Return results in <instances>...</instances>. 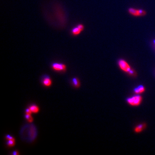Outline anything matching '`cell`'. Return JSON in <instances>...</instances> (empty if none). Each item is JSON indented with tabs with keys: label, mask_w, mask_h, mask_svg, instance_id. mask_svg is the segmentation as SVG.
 <instances>
[{
	"label": "cell",
	"mask_w": 155,
	"mask_h": 155,
	"mask_svg": "<svg viewBox=\"0 0 155 155\" xmlns=\"http://www.w3.org/2000/svg\"><path fill=\"white\" fill-rule=\"evenodd\" d=\"M37 130L36 126L33 124L25 125L20 131V137L27 142H33L37 136Z\"/></svg>",
	"instance_id": "1"
},
{
	"label": "cell",
	"mask_w": 155,
	"mask_h": 155,
	"mask_svg": "<svg viewBox=\"0 0 155 155\" xmlns=\"http://www.w3.org/2000/svg\"><path fill=\"white\" fill-rule=\"evenodd\" d=\"M142 97L139 95L134 96L127 99V102L133 106H137L140 104L142 101Z\"/></svg>",
	"instance_id": "2"
},
{
	"label": "cell",
	"mask_w": 155,
	"mask_h": 155,
	"mask_svg": "<svg viewBox=\"0 0 155 155\" xmlns=\"http://www.w3.org/2000/svg\"><path fill=\"white\" fill-rule=\"evenodd\" d=\"M52 70L58 72H65L67 70V66L64 64L59 63H54L52 64Z\"/></svg>",
	"instance_id": "3"
},
{
	"label": "cell",
	"mask_w": 155,
	"mask_h": 155,
	"mask_svg": "<svg viewBox=\"0 0 155 155\" xmlns=\"http://www.w3.org/2000/svg\"><path fill=\"white\" fill-rule=\"evenodd\" d=\"M129 13L133 16H142L146 15V11L142 9H137L134 8H130L129 9Z\"/></svg>",
	"instance_id": "4"
},
{
	"label": "cell",
	"mask_w": 155,
	"mask_h": 155,
	"mask_svg": "<svg viewBox=\"0 0 155 155\" xmlns=\"http://www.w3.org/2000/svg\"><path fill=\"white\" fill-rule=\"evenodd\" d=\"M118 64L120 69L125 72H128L129 73L132 70L130 65L124 59H120L118 61Z\"/></svg>",
	"instance_id": "5"
},
{
	"label": "cell",
	"mask_w": 155,
	"mask_h": 155,
	"mask_svg": "<svg viewBox=\"0 0 155 155\" xmlns=\"http://www.w3.org/2000/svg\"><path fill=\"white\" fill-rule=\"evenodd\" d=\"M41 82L42 84L45 87H48L51 85L52 81L49 75H44L41 77Z\"/></svg>",
	"instance_id": "6"
},
{
	"label": "cell",
	"mask_w": 155,
	"mask_h": 155,
	"mask_svg": "<svg viewBox=\"0 0 155 155\" xmlns=\"http://www.w3.org/2000/svg\"><path fill=\"white\" fill-rule=\"evenodd\" d=\"M72 84L75 88H78L80 87V80L77 78H74L72 79Z\"/></svg>",
	"instance_id": "7"
},
{
	"label": "cell",
	"mask_w": 155,
	"mask_h": 155,
	"mask_svg": "<svg viewBox=\"0 0 155 155\" xmlns=\"http://www.w3.org/2000/svg\"><path fill=\"white\" fill-rule=\"evenodd\" d=\"M82 31L76 26L71 30V33L73 36H78Z\"/></svg>",
	"instance_id": "8"
},
{
	"label": "cell",
	"mask_w": 155,
	"mask_h": 155,
	"mask_svg": "<svg viewBox=\"0 0 155 155\" xmlns=\"http://www.w3.org/2000/svg\"><path fill=\"white\" fill-rule=\"evenodd\" d=\"M29 108H30V109L33 113H38L40 110L39 106L34 104L30 106Z\"/></svg>",
	"instance_id": "9"
},
{
	"label": "cell",
	"mask_w": 155,
	"mask_h": 155,
	"mask_svg": "<svg viewBox=\"0 0 155 155\" xmlns=\"http://www.w3.org/2000/svg\"><path fill=\"white\" fill-rule=\"evenodd\" d=\"M145 91V87L143 85L138 86L134 89V91L136 94H140L143 93Z\"/></svg>",
	"instance_id": "10"
},
{
	"label": "cell",
	"mask_w": 155,
	"mask_h": 155,
	"mask_svg": "<svg viewBox=\"0 0 155 155\" xmlns=\"http://www.w3.org/2000/svg\"><path fill=\"white\" fill-rule=\"evenodd\" d=\"M145 127V124H140L138 126H137L134 129L135 132H136L137 133H139L140 132H142V131L143 130V129H144Z\"/></svg>",
	"instance_id": "11"
},
{
	"label": "cell",
	"mask_w": 155,
	"mask_h": 155,
	"mask_svg": "<svg viewBox=\"0 0 155 155\" xmlns=\"http://www.w3.org/2000/svg\"><path fill=\"white\" fill-rule=\"evenodd\" d=\"M15 139L14 140H7V145L9 147H12L15 145Z\"/></svg>",
	"instance_id": "12"
},
{
	"label": "cell",
	"mask_w": 155,
	"mask_h": 155,
	"mask_svg": "<svg viewBox=\"0 0 155 155\" xmlns=\"http://www.w3.org/2000/svg\"><path fill=\"white\" fill-rule=\"evenodd\" d=\"M25 117L26 119L27 120V121H28L29 123L33 122V116L31 115V114H25Z\"/></svg>",
	"instance_id": "13"
},
{
	"label": "cell",
	"mask_w": 155,
	"mask_h": 155,
	"mask_svg": "<svg viewBox=\"0 0 155 155\" xmlns=\"http://www.w3.org/2000/svg\"><path fill=\"white\" fill-rule=\"evenodd\" d=\"M5 137V138L7 140H14V139H15L14 137H13L11 136L10 134H7Z\"/></svg>",
	"instance_id": "14"
},
{
	"label": "cell",
	"mask_w": 155,
	"mask_h": 155,
	"mask_svg": "<svg viewBox=\"0 0 155 155\" xmlns=\"http://www.w3.org/2000/svg\"><path fill=\"white\" fill-rule=\"evenodd\" d=\"M77 26L79 28H80V29L81 30V31H83L84 29V26L81 24H79L78 25H77Z\"/></svg>",
	"instance_id": "15"
},
{
	"label": "cell",
	"mask_w": 155,
	"mask_h": 155,
	"mask_svg": "<svg viewBox=\"0 0 155 155\" xmlns=\"http://www.w3.org/2000/svg\"><path fill=\"white\" fill-rule=\"evenodd\" d=\"M25 114H32L33 113L29 108H27L25 109Z\"/></svg>",
	"instance_id": "16"
},
{
	"label": "cell",
	"mask_w": 155,
	"mask_h": 155,
	"mask_svg": "<svg viewBox=\"0 0 155 155\" xmlns=\"http://www.w3.org/2000/svg\"><path fill=\"white\" fill-rule=\"evenodd\" d=\"M12 154L13 155H19V153L18 150L13 151Z\"/></svg>",
	"instance_id": "17"
},
{
	"label": "cell",
	"mask_w": 155,
	"mask_h": 155,
	"mask_svg": "<svg viewBox=\"0 0 155 155\" xmlns=\"http://www.w3.org/2000/svg\"><path fill=\"white\" fill-rule=\"evenodd\" d=\"M153 43H154V45H155V40H154V41H153Z\"/></svg>",
	"instance_id": "18"
}]
</instances>
